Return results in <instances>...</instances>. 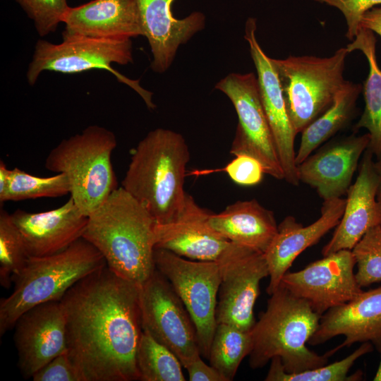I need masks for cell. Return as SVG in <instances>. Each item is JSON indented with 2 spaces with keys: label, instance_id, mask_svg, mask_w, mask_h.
<instances>
[{
  "label": "cell",
  "instance_id": "1",
  "mask_svg": "<svg viewBox=\"0 0 381 381\" xmlns=\"http://www.w3.org/2000/svg\"><path fill=\"white\" fill-rule=\"evenodd\" d=\"M60 301L67 351L81 380H139V286L106 265L75 283Z\"/></svg>",
  "mask_w": 381,
  "mask_h": 381
},
{
  "label": "cell",
  "instance_id": "2",
  "mask_svg": "<svg viewBox=\"0 0 381 381\" xmlns=\"http://www.w3.org/2000/svg\"><path fill=\"white\" fill-rule=\"evenodd\" d=\"M87 217L83 238L113 272L140 286L156 269L155 218L122 187Z\"/></svg>",
  "mask_w": 381,
  "mask_h": 381
},
{
  "label": "cell",
  "instance_id": "3",
  "mask_svg": "<svg viewBox=\"0 0 381 381\" xmlns=\"http://www.w3.org/2000/svg\"><path fill=\"white\" fill-rule=\"evenodd\" d=\"M189 159L188 145L180 133L156 128L134 149L121 187L148 210L157 224L168 223L183 204Z\"/></svg>",
  "mask_w": 381,
  "mask_h": 381
},
{
  "label": "cell",
  "instance_id": "4",
  "mask_svg": "<svg viewBox=\"0 0 381 381\" xmlns=\"http://www.w3.org/2000/svg\"><path fill=\"white\" fill-rule=\"evenodd\" d=\"M320 318L306 300L294 295L280 283L250 330V367L261 368L274 357L280 358L287 373L326 365L327 353L319 355L306 346Z\"/></svg>",
  "mask_w": 381,
  "mask_h": 381
},
{
  "label": "cell",
  "instance_id": "5",
  "mask_svg": "<svg viewBox=\"0 0 381 381\" xmlns=\"http://www.w3.org/2000/svg\"><path fill=\"white\" fill-rule=\"evenodd\" d=\"M106 265L103 255L84 238L58 253L29 257L13 279L11 294L0 301L1 337L24 313L41 303L61 301L75 283Z\"/></svg>",
  "mask_w": 381,
  "mask_h": 381
},
{
  "label": "cell",
  "instance_id": "6",
  "mask_svg": "<svg viewBox=\"0 0 381 381\" xmlns=\"http://www.w3.org/2000/svg\"><path fill=\"white\" fill-rule=\"evenodd\" d=\"M116 146L112 131L92 125L62 140L45 159L47 170L67 176L71 198L86 216L119 188L111 163Z\"/></svg>",
  "mask_w": 381,
  "mask_h": 381
},
{
  "label": "cell",
  "instance_id": "7",
  "mask_svg": "<svg viewBox=\"0 0 381 381\" xmlns=\"http://www.w3.org/2000/svg\"><path fill=\"white\" fill-rule=\"evenodd\" d=\"M346 47L329 57L290 56L272 59L295 133H301L333 103L346 80Z\"/></svg>",
  "mask_w": 381,
  "mask_h": 381
},
{
  "label": "cell",
  "instance_id": "8",
  "mask_svg": "<svg viewBox=\"0 0 381 381\" xmlns=\"http://www.w3.org/2000/svg\"><path fill=\"white\" fill-rule=\"evenodd\" d=\"M133 61L131 38L75 37L63 38L59 44L40 40L35 44L26 76L28 83L33 85L46 71L70 74L92 69L105 70L133 89L147 107L153 109L156 106L152 99V93L142 87L139 80L130 79L112 67L113 64L127 65Z\"/></svg>",
  "mask_w": 381,
  "mask_h": 381
},
{
  "label": "cell",
  "instance_id": "9",
  "mask_svg": "<svg viewBox=\"0 0 381 381\" xmlns=\"http://www.w3.org/2000/svg\"><path fill=\"white\" fill-rule=\"evenodd\" d=\"M155 268L170 282L194 323L201 356L209 358L217 325L216 310L220 284L217 261H200L155 248Z\"/></svg>",
  "mask_w": 381,
  "mask_h": 381
},
{
  "label": "cell",
  "instance_id": "10",
  "mask_svg": "<svg viewBox=\"0 0 381 381\" xmlns=\"http://www.w3.org/2000/svg\"><path fill=\"white\" fill-rule=\"evenodd\" d=\"M215 89L229 97L238 118L230 153L253 157L261 163L265 174L278 180L284 179L255 75L230 73L216 84Z\"/></svg>",
  "mask_w": 381,
  "mask_h": 381
},
{
  "label": "cell",
  "instance_id": "11",
  "mask_svg": "<svg viewBox=\"0 0 381 381\" xmlns=\"http://www.w3.org/2000/svg\"><path fill=\"white\" fill-rule=\"evenodd\" d=\"M216 261L220 272L217 322L250 332L255 323L253 310L260 281L269 277L265 254L230 242Z\"/></svg>",
  "mask_w": 381,
  "mask_h": 381
},
{
  "label": "cell",
  "instance_id": "12",
  "mask_svg": "<svg viewBox=\"0 0 381 381\" xmlns=\"http://www.w3.org/2000/svg\"><path fill=\"white\" fill-rule=\"evenodd\" d=\"M143 330L167 347L185 368L201 356L194 323L170 282L157 270L139 286Z\"/></svg>",
  "mask_w": 381,
  "mask_h": 381
},
{
  "label": "cell",
  "instance_id": "13",
  "mask_svg": "<svg viewBox=\"0 0 381 381\" xmlns=\"http://www.w3.org/2000/svg\"><path fill=\"white\" fill-rule=\"evenodd\" d=\"M351 250H341L296 272H287L281 283L294 295L306 300L320 315L342 306L363 291L353 272Z\"/></svg>",
  "mask_w": 381,
  "mask_h": 381
},
{
  "label": "cell",
  "instance_id": "14",
  "mask_svg": "<svg viewBox=\"0 0 381 381\" xmlns=\"http://www.w3.org/2000/svg\"><path fill=\"white\" fill-rule=\"evenodd\" d=\"M13 340L25 379L67 351L66 321L61 301L39 304L16 321Z\"/></svg>",
  "mask_w": 381,
  "mask_h": 381
},
{
  "label": "cell",
  "instance_id": "15",
  "mask_svg": "<svg viewBox=\"0 0 381 381\" xmlns=\"http://www.w3.org/2000/svg\"><path fill=\"white\" fill-rule=\"evenodd\" d=\"M256 20L250 18L245 27L244 38L249 44L259 85L262 104L276 145L284 180L293 186L299 184L294 141L295 133L289 117L277 72L272 58L260 47L256 37Z\"/></svg>",
  "mask_w": 381,
  "mask_h": 381
},
{
  "label": "cell",
  "instance_id": "16",
  "mask_svg": "<svg viewBox=\"0 0 381 381\" xmlns=\"http://www.w3.org/2000/svg\"><path fill=\"white\" fill-rule=\"evenodd\" d=\"M370 139L368 133L352 134L325 145L297 165L299 181L315 188L324 200L341 198L351 186Z\"/></svg>",
  "mask_w": 381,
  "mask_h": 381
},
{
  "label": "cell",
  "instance_id": "17",
  "mask_svg": "<svg viewBox=\"0 0 381 381\" xmlns=\"http://www.w3.org/2000/svg\"><path fill=\"white\" fill-rule=\"evenodd\" d=\"M210 214L186 193L174 218L166 224H156L155 248L190 260L216 261L231 241L210 226Z\"/></svg>",
  "mask_w": 381,
  "mask_h": 381
},
{
  "label": "cell",
  "instance_id": "18",
  "mask_svg": "<svg viewBox=\"0 0 381 381\" xmlns=\"http://www.w3.org/2000/svg\"><path fill=\"white\" fill-rule=\"evenodd\" d=\"M29 257H44L63 251L83 238L88 217L70 198L48 211L29 212L16 210L11 214Z\"/></svg>",
  "mask_w": 381,
  "mask_h": 381
},
{
  "label": "cell",
  "instance_id": "19",
  "mask_svg": "<svg viewBox=\"0 0 381 381\" xmlns=\"http://www.w3.org/2000/svg\"><path fill=\"white\" fill-rule=\"evenodd\" d=\"M377 187L374 155L367 148L362 156L356 181L347 191L343 215L332 238L322 248L323 256L341 250H352L368 230L381 226Z\"/></svg>",
  "mask_w": 381,
  "mask_h": 381
},
{
  "label": "cell",
  "instance_id": "20",
  "mask_svg": "<svg viewBox=\"0 0 381 381\" xmlns=\"http://www.w3.org/2000/svg\"><path fill=\"white\" fill-rule=\"evenodd\" d=\"M345 205L346 198L324 200L321 215L313 223L303 226L294 217L287 216L278 225L275 236L264 253L270 277L269 295L277 289L296 258L337 226Z\"/></svg>",
  "mask_w": 381,
  "mask_h": 381
},
{
  "label": "cell",
  "instance_id": "21",
  "mask_svg": "<svg viewBox=\"0 0 381 381\" xmlns=\"http://www.w3.org/2000/svg\"><path fill=\"white\" fill-rule=\"evenodd\" d=\"M339 335L344 336L345 340L326 353L328 356L357 342L370 341L381 349V286L363 291L353 300L322 315L308 344H322Z\"/></svg>",
  "mask_w": 381,
  "mask_h": 381
},
{
  "label": "cell",
  "instance_id": "22",
  "mask_svg": "<svg viewBox=\"0 0 381 381\" xmlns=\"http://www.w3.org/2000/svg\"><path fill=\"white\" fill-rule=\"evenodd\" d=\"M144 32L152 54L150 67L164 73L172 64L179 47L186 43L205 25L201 12H193L183 19L171 12L174 0H136Z\"/></svg>",
  "mask_w": 381,
  "mask_h": 381
},
{
  "label": "cell",
  "instance_id": "23",
  "mask_svg": "<svg viewBox=\"0 0 381 381\" xmlns=\"http://www.w3.org/2000/svg\"><path fill=\"white\" fill-rule=\"evenodd\" d=\"M63 38H132L144 36L136 0H92L70 7Z\"/></svg>",
  "mask_w": 381,
  "mask_h": 381
},
{
  "label": "cell",
  "instance_id": "24",
  "mask_svg": "<svg viewBox=\"0 0 381 381\" xmlns=\"http://www.w3.org/2000/svg\"><path fill=\"white\" fill-rule=\"evenodd\" d=\"M208 222L229 241L262 253L278 229L274 213L255 200L237 201L219 213H211Z\"/></svg>",
  "mask_w": 381,
  "mask_h": 381
},
{
  "label": "cell",
  "instance_id": "25",
  "mask_svg": "<svg viewBox=\"0 0 381 381\" xmlns=\"http://www.w3.org/2000/svg\"><path fill=\"white\" fill-rule=\"evenodd\" d=\"M375 44L374 32L360 28L346 47L349 53L361 51L368 62L369 72L362 89L365 107L354 129L368 131L370 138L368 148L377 159L381 156V69L377 61Z\"/></svg>",
  "mask_w": 381,
  "mask_h": 381
},
{
  "label": "cell",
  "instance_id": "26",
  "mask_svg": "<svg viewBox=\"0 0 381 381\" xmlns=\"http://www.w3.org/2000/svg\"><path fill=\"white\" fill-rule=\"evenodd\" d=\"M362 89L360 83L346 80L330 107L301 132V143L296 155L297 165L351 121Z\"/></svg>",
  "mask_w": 381,
  "mask_h": 381
},
{
  "label": "cell",
  "instance_id": "27",
  "mask_svg": "<svg viewBox=\"0 0 381 381\" xmlns=\"http://www.w3.org/2000/svg\"><path fill=\"white\" fill-rule=\"evenodd\" d=\"M251 349L250 331L217 323L210 349V364L227 381L233 380L241 363L249 356Z\"/></svg>",
  "mask_w": 381,
  "mask_h": 381
},
{
  "label": "cell",
  "instance_id": "28",
  "mask_svg": "<svg viewBox=\"0 0 381 381\" xmlns=\"http://www.w3.org/2000/svg\"><path fill=\"white\" fill-rule=\"evenodd\" d=\"M139 380L185 381L182 364L167 347L143 330L136 353Z\"/></svg>",
  "mask_w": 381,
  "mask_h": 381
},
{
  "label": "cell",
  "instance_id": "29",
  "mask_svg": "<svg viewBox=\"0 0 381 381\" xmlns=\"http://www.w3.org/2000/svg\"><path fill=\"white\" fill-rule=\"evenodd\" d=\"M373 351V344L363 342L353 353L341 361L316 368L306 370L296 373L284 371L279 357H274L265 378V381H356L362 380L363 373L348 375V373L356 361L365 354Z\"/></svg>",
  "mask_w": 381,
  "mask_h": 381
},
{
  "label": "cell",
  "instance_id": "30",
  "mask_svg": "<svg viewBox=\"0 0 381 381\" xmlns=\"http://www.w3.org/2000/svg\"><path fill=\"white\" fill-rule=\"evenodd\" d=\"M70 193L67 176L59 173L49 177L30 174L18 167L10 170L5 193L0 196V203L42 198H58Z\"/></svg>",
  "mask_w": 381,
  "mask_h": 381
},
{
  "label": "cell",
  "instance_id": "31",
  "mask_svg": "<svg viewBox=\"0 0 381 381\" xmlns=\"http://www.w3.org/2000/svg\"><path fill=\"white\" fill-rule=\"evenodd\" d=\"M28 255L23 237L11 214L0 209V284L9 289L13 279L25 267Z\"/></svg>",
  "mask_w": 381,
  "mask_h": 381
},
{
  "label": "cell",
  "instance_id": "32",
  "mask_svg": "<svg viewBox=\"0 0 381 381\" xmlns=\"http://www.w3.org/2000/svg\"><path fill=\"white\" fill-rule=\"evenodd\" d=\"M356 260V279L364 287L381 282V226L368 230L351 250Z\"/></svg>",
  "mask_w": 381,
  "mask_h": 381
},
{
  "label": "cell",
  "instance_id": "33",
  "mask_svg": "<svg viewBox=\"0 0 381 381\" xmlns=\"http://www.w3.org/2000/svg\"><path fill=\"white\" fill-rule=\"evenodd\" d=\"M44 37L56 31L69 6L67 0H16Z\"/></svg>",
  "mask_w": 381,
  "mask_h": 381
},
{
  "label": "cell",
  "instance_id": "34",
  "mask_svg": "<svg viewBox=\"0 0 381 381\" xmlns=\"http://www.w3.org/2000/svg\"><path fill=\"white\" fill-rule=\"evenodd\" d=\"M338 8L344 15L347 25L346 37L353 40L359 29L362 16L373 7L380 6L381 0H315Z\"/></svg>",
  "mask_w": 381,
  "mask_h": 381
},
{
  "label": "cell",
  "instance_id": "35",
  "mask_svg": "<svg viewBox=\"0 0 381 381\" xmlns=\"http://www.w3.org/2000/svg\"><path fill=\"white\" fill-rule=\"evenodd\" d=\"M223 170L231 179L241 186H255L261 182L265 173L261 163L255 158L237 155Z\"/></svg>",
  "mask_w": 381,
  "mask_h": 381
},
{
  "label": "cell",
  "instance_id": "36",
  "mask_svg": "<svg viewBox=\"0 0 381 381\" xmlns=\"http://www.w3.org/2000/svg\"><path fill=\"white\" fill-rule=\"evenodd\" d=\"M32 379L33 381H82L67 351L44 365Z\"/></svg>",
  "mask_w": 381,
  "mask_h": 381
},
{
  "label": "cell",
  "instance_id": "37",
  "mask_svg": "<svg viewBox=\"0 0 381 381\" xmlns=\"http://www.w3.org/2000/svg\"><path fill=\"white\" fill-rule=\"evenodd\" d=\"M185 368L190 381H227L214 368L207 365L201 356L195 358Z\"/></svg>",
  "mask_w": 381,
  "mask_h": 381
},
{
  "label": "cell",
  "instance_id": "38",
  "mask_svg": "<svg viewBox=\"0 0 381 381\" xmlns=\"http://www.w3.org/2000/svg\"><path fill=\"white\" fill-rule=\"evenodd\" d=\"M360 28L371 30L381 38V5L372 8L362 16Z\"/></svg>",
  "mask_w": 381,
  "mask_h": 381
},
{
  "label": "cell",
  "instance_id": "39",
  "mask_svg": "<svg viewBox=\"0 0 381 381\" xmlns=\"http://www.w3.org/2000/svg\"><path fill=\"white\" fill-rule=\"evenodd\" d=\"M9 169L7 168L4 161H0V196L3 195L7 188L9 174Z\"/></svg>",
  "mask_w": 381,
  "mask_h": 381
},
{
  "label": "cell",
  "instance_id": "40",
  "mask_svg": "<svg viewBox=\"0 0 381 381\" xmlns=\"http://www.w3.org/2000/svg\"><path fill=\"white\" fill-rule=\"evenodd\" d=\"M375 167L378 177V187L377 191V200L381 209V156L375 161Z\"/></svg>",
  "mask_w": 381,
  "mask_h": 381
},
{
  "label": "cell",
  "instance_id": "41",
  "mask_svg": "<svg viewBox=\"0 0 381 381\" xmlns=\"http://www.w3.org/2000/svg\"><path fill=\"white\" fill-rule=\"evenodd\" d=\"M380 353H381V349L380 350ZM373 380L374 381H381V358H380V364L378 365V368H377V370L376 371V373H375V375L373 378Z\"/></svg>",
  "mask_w": 381,
  "mask_h": 381
}]
</instances>
